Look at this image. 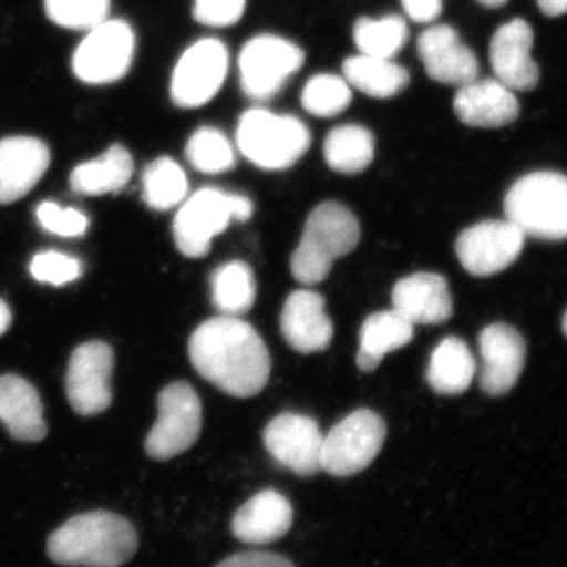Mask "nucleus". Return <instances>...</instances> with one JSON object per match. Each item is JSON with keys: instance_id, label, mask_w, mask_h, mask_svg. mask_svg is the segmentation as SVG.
<instances>
[{"instance_id": "4", "label": "nucleus", "mask_w": 567, "mask_h": 567, "mask_svg": "<svg viewBox=\"0 0 567 567\" xmlns=\"http://www.w3.org/2000/svg\"><path fill=\"white\" fill-rule=\"evenodd\" d=\"M506 219L525 237L559 241L567 238V177L539 171L518 178L505 197Z\"/></svg>"}, {"instance_id": "26", "label": "nucleus", "mask_w": 567, "mask_h": 567, "mask_svg": "<svg viewBox=\"0 0 567 567\" xmlns=\"http://www.w3.org/2000/svg\"><path fill=\"white\" fill-rule=\"evenodd\" d=\"M342 76L350 87L375 100H390L405 91L410 73L393 59L352 55L342 63Z\"/></svg>"}, {"instance_id": "24", "label": "nucleus", "mask_w": 567, "mask_h": 567, "mask_svg": "<svg viewBox=\"0 0 567 567\" xmlns=\"http://www.w3.org/2000/svg\"><path fill=\"white\" fill-rule=\"evenodd\" d=\"M413 334L415 324L394 308L369 316L360 330L358 369L361 372H374L388 353L409 346Z\"/></svg>"}, {"instance_id": "22", "label": "nucleus", "mask_w": 567, "mask_h": 567, "mask_svg": "<svg viewBox=\"0 0 567 567\" xmlns=\"http://www.w3.org/2000/svg\"><path fill=\"white\" fill-rule=\"evenodd\" d=\"M292 524L293 507L289 499L279 492L268 488L251 496L245 505L238 507L230 528L241 543L264 546L281 539Z\"/></svg>"}, {"instance_id": "31", "label": "nucleus", "mask_w": 567, "mask_h": 567, "mask_svg": "<svg viewBox=\"0 0 567 567\" xmlns=\"http://www.w3.org/2000/svg\"><path fill=\"white\" fill-rule=\"evenodd\" d=\"M409 40V25L398 14L360 18L354 22L353 41L361 54L393 59Z\"/></svg>"}, {"instance_id": "8", "label": "nucleus", "mask_w": 567, "mask_h": 567, "mask_svg": "<svg viewBox=\"0 0 567 567\" xmlns=\"http://www.w3.org/2000/svg\"><path fill=\"white\" fill-rule=\"evenodd\" d=\"M305 51L278 35H257L245 44L238 58L241 91L254 102H268L300 71Z\"/></svg>"}, {"instance_id": "13", "label": "nucleus", "mask_w": 567, "mask_h": 567, "mask_svg": "<svg viewBox=\"0 0 567 567\" xmlns=\"http://www.w3.org/2000/svg\"><path fill=\"white\" fill-rule=\"evenodd\" d=\"M114 354L104 342H85L71 353L66 369V398L82 416L103 413L112 402Z\"/></svg>"}, {"instance_id": "5", "label": "nucleus", "mask_w": 567, "mask_h": 567, "mask_svg": "<svg viewBox=\"0 0 567 567\" xmlns=\"http://www.w3.org/2000/svg\"><path fill=\"white\" fill-rule=\"evenodd\" d=\"M238 151L264 171H284L311 147V133L300 118L252 107L241 115L235 133Z\"/></svg>"}, {"instance_id": "27", "label": "nucleus", "mask_w": 567, "mask_h": 567, "mask_svg": "<svg viewBox=\"0 0 567 567\" xmlns=\"http://www.w3.org/2000/svg\"><path fill=\"white\" fill-rule=\"evenodd\" d=\"M475 374L476 361L472 350L461 338L450 336L432 352L425 379L436 394L457 395L468 390Z\"/></svg>"}, {"instance_id": "39", "label": "nucleus", "mask_w": 567, "mask_h": 567, "mask_svg": "<svg viewBox=\"0 0 567 567\" xmlns=\"http://www.w3.org/2000/svg\"><path fill=\"white\" fill-rule=\"evenodd\" d=\"M410 20L420 24H431L443 11V0H401Z\"/></svg>"}, {"instance_id": "11", "label": "nucleus", "mask_w": 567, "mask_h": 567, "mask_svg": "<svg viewBox=\"0 0 567 567\" xmlns=\"http://www.w3.org/2000/svg\"><path fill=\"white\" fill-rule=\"evenodd\" d=\"M229 71V51L223 41L205 39L192 44L175 65L171 99L182 110H196L221 91Z\"/></svg>"}, {"instance_id": "19", "label": "nucleus", "mask_w": 567, "mask_h": 567, "mask_svg": "<svg viewBox=\"0 0 567 567\" xmlns=\"http://www.w3.org/2000/svg\"><path fill=\"white\" fill-rule=\"evenodd\" d=\"M281 333L295 352L309 354L327 350L334 328L324 311V298L315 290H295L281 312Z\"/></svg>"}, {"instance_id": "9", "label": "nucleus", "mask_w": 567, "mask_h": 567, "mask_svg": "<svg viewBox=\"0 0 567 567\" xmlns=\"http://www.w3.org/2000/svg\"><path fill=\"white\" fill-rule=\"evenodd\" d=\"M203 429V404L186 382L171 383L158 395V420L145 439L155 461H169L194 446Z\"/></svg>"}, {"instance_id": "3", "label": "nucleus", "mask_w": 567, "mask_h": 567, "mask_svg": "<svg viewBox=\"0 0 567 567\" xmlns=\"http://www.w3.org/2000/svg\"><path fill=\"white\" fill-rule=\"evenodd\" d=\"M360 237V223L346 205L333 200L317 205L290 260L293 278L305 286L322 282L334 260L352 252Z\"/></svg>"}, {"instance_id": "15", "label": "nucleus", "mask_w": 567, "mask_h": 567, "mask_svg": "<svg viewBox=\"0 0 567 567\" xmlns=\"http://www.w3.org/2000/svg\"><path fill=\"white\" fill-rule=\"evenodd\" d=\"M483 360L481 388L488 395L509 393L527 361V342L516 328L507 323H492L480 334Z\"/></svg>"}, {"instance_id": "17", "label": "nucleus", "mask_w": 567, "mask_h": 567, "mask_svg": "<svg viewBox=\"0 0 567 567\" xmlns=\"http://www.w3.org/2000/svg\"><path fill=\"white\" fill-rule=\"evenodd\" d=\"M417 55L427 76L440 84L461 87L480 74L475 52L461 40L456 29L447 24L432 25L421 33Z\"/></svg>"}, {"instance_id": "37", "label": "nucleus", "mask_w": 567, "mask_h": 567, "mask_svg": "<svg viewBox=\"0 0 567 567\" xmlns=\"http://www.w3.org/2000/svg\"><path fill=\"white\" fill-rule=\"evenodd\" d=\"M246 0H194L193 17L208 28H230L244 18Z\"/></svg>"}, {"instance_id": "28", "label": "nucleus", "mask_w": 567, "mask_h": 567, "mask_svg": "<svg viewBox=\"0 0 567 567\" xmlns=\"http://www.w3.org/2000/svg\"><path fill=\"white\" fill-rule=\"evenodd\" d=\"M374 134L361 125L336 126L324 140V162L339 174L364 173L374 162Z\"/></svg>"}, {"instance_id": "10", "label": "nucleus", "mask_w": 567, "mask_h": 567, "mask_svg": "<svg viewBox=\"0 0 567 567\" xmlns=\"http://www.w3.org/2000/svg\"><path fill=\"white\" fill-rule=\"evenodd\" d=\"M87 32L74 51V76L92 85L122 80L132 66L136 50L132 25L122 20H106Z\"/></svg>"}, {"instance_id": "21", "label": "nucleus", "mask_w": 567, "mask_h": 567, "mask_svg": "<svg viewBox=\"0 0 567 567\" xmlns=\"http://www.w3.org/2000/svg\"><path fill=\"white\" fill-rule=\"evenodd\" d=\"M393 308L413 324H442L454 305L445 276L420 271L402 278L393 289Z\"/></svg>"}, {"instance_id": "33", "label": "nucleus", "mask_w": 567, "mask_h": 567, "mask_svg": "<svg viewBox=\"0 0 567 567\" xmlns=\"http://www.w3.org/2000/svg\"><path fill=\"white\" fill-rule=\"evenodd\" d=\"M352 103V87L344 76L317 74L306 82L301 106L316 117H336Z\"/></svg>"}, {"instance_id": "29", "label": "nucleus", "mask_w": 567, "mask_h": 567, "mask_svg": "<svg viewBox=\"0 0 567 567\" xmlns=\"http://www.w3.org/2000/svg\"><path fill=\"white\" fill-rule=\"evenodd\" d=\"M256 278L244 260H233L212 275V300L223 316H241L256 303Z\"/></svg>"}, {"instance_id": "32", "label": "nucleus", "mask_w": 567, "mask_h": 567, "mask_svg": "<svg viewBox=\"0 0 567 567\" xmlns=\"http://www.w3.org/2000/svg\"><path fill=\"white\" fill-rule=\"evenodd\" d=\"M185 152L194 169L207 175L229 173L237 163L233 144L226 134L212 126H203L194 132Z\"/></svg>"}, {"instance_id": "36", "label": "nucleus", "mask_w": 567, "mask_h": 567, "mask_svg": "<svg viewBox=\"0 0 567 567\" xmlns=\"http://www.w3.org/2000/svg\"><path fill=\"white\" fill-rule=\"evenodd\" d=\"M37 219L47 233L59 235V237H82L89 229V219L84 213L76 208L59 207L51 200H47L37 208Z\"/></svg>"}, {"instance_id": "35", "label": "nucleus", "mask_w": 567, "mask_h": 567, "mask_svg": "<svg viewBox=\"0 0 567 567\" xmlns=\"http://www.w3.org/2000/svg\"><path fill=\"white\" fill-rule=\"evenodd\" d=\"M82 274V265L76 257L58 251L37 254L31 262V275L39 282L51 286H65L76 281Z\"/></svg>"}, {"instance_id": "14", "label": "nucleus", "mask_w": 567, "mask_h": 567, "mask_svg": "<svg viewBox=\"0 0 567 567\" xmlns=\"http://www.w3.org/2000/svg\"><path fill=\"white\" fill-rule=\"evenodd\" d=\"M264 445L278 464L298 476L322 472L323 435L312 417L281 413L264 431Z\"/></svg>"}, {"instance_id": "42", "label": "nucleus", "mask_w": 567, "mask_h": 567, "mask_svg": "<svg viewBox=\"0 0 567 567\" xmlns=\"http://www.w3.org/2000/svg\"><path fill=\"white\" fill-rule=\"evenodd\" d=\"M476 2L487 7V9H499V7L506 6L507 0H476Z\"/></svg>"}, {"instance_id": "43", "label": "nucleus", "mask_w": 567, "mask_h": 567, "mask_svg": "<svg viewBox=\"0 0 567 567\" xmlns=\"http://www.w3.org/2000/svg\"><path fill=\"white\" fill-rule=\"evenodd\" d=\"M563 331H565V334L567 336V311L565 317H563Z\"/></svg>"}, {"instance_id": "12", "label": "nucleus", "mask_w": 567, "mask_h": 567, "mask_svg": "<svg viewBox=\"0 0 567 567\" xmlns=\"http://www.w3.org/2000/svg\"><path fill=\"white\" fill-rule=\"evenodd\" d=\"M525 238V234L509 219L477 223L458 235L456 254L470 275L483 278L499 274L516 262Z\"/></svg>"}, {"instance_id": "18", "label": "nucleus", "mask_w": 567, "mask_h": 567, "mask_svg": "<svg viewBox=\"0 0 567 567\" xmlns=\"http://www.w3.org/2000/svg\"><path fill=\"white\" fill-rule=\"evenodd\" d=\"M50 164V147L37 137L0 140V205L17 203L31 193Z\"/></svg>"}, {"instance_id": "7", "label": "nucleus", "mask_w": 567, "mask_h": 567, "mask_svg": "<svg viewBox=\"0 0 567 567\" xmlns=\"http://www.w3.org/2000/svg\"><path fill=\"white\" fill-rule=\"evenodd\" d=\"M385 439L382 416L369 409L354 410L323 436V472L336 477L358 475L375 461Z\"/></svg>"}, {"instance_id": "40", "label": "nucleus", "mask_w": 567, "mask_h": 567, "mask_svg": "<svg viewBox=\"0 0 567 567\" xmlns=\"http://www.w3.org/2000/svg\"><path fill=\"white\" fill-rule=\"evenodd\" d=\"M537 7L546 17L557 18L567 13V0H537Z\"/></svg>"}, {"instance_id": "41", "label": "nucleus", "mask_w": 567, "mask_h": 567, "mask_svg": "<svg viewBox=\"0 0 567 567\" xmlns=\"http://www.w3.org/2000/svg\"><path fill=\"white\" fill-rule=\"evenodd\" d=\"M11 324V311L6 301L0 300V336L9 330Z\"/></svg>"}, {"instance_id": "1", "label": "nucleus", "mask_w": 567, "mask_h": 567, "mask_svg": "<svg viewBox=\"0 0 567 567\" xmlns=\"http://www.w3.org/2000/svg\"><path fill=\"white\" fill-rule=\"evenodd\" d=\"M194 369L234 398H252L267 386L271 358L256 328L233 316H219L196 328L189 339Z\"/></svg>"}, {"instance_id": "38", "label": "nucleus", "mask_w": 567, "mask_h": 567, "mask_svg": "<svg viewBox=\"0 0 567 567\" xmlns=\"http://www.w3.org/2000/svg\"><path fill=\"white\" fill-rule=\"evenodd\" d=\"M215 567H295L290 559L271 551H244L224 559Z\"/></svg>"}, {"instance_id": "30", "label": "nucleus", "mask_w": 567, "mask_h": 567, "mask_svg": "<svg viewBox=\"0 0 567 567\" xmlns=\"http://www.w3.org/2000/svg\"><path fill=\"white\" fill-rule=\"evenodd\" d=\"M188 194V178L181 164L169 156H162L145 167L142 174V196L145 204L156 212L177 207Z\"/></svg>"}, {"instance_id": "2", "label": "nucleus", "mask_w": 567, "mask_h": 567, "mask_svg": "<svg viewBox=\"0 0 567 567\" xmlns=\"http://www.w3.org/2000/svg\"><path fill=\"white\" fill-rule=\"evenodd\" d=\"M140 544L132 522L110 511L78 514L48 539V557L55 565L121 567L134 557Z\"/></svg>"}, {"instance_id": "23", "label": "nucleus", "mask_w": 567, "mask_h": 567, "mask_svg": "<svg viewBox=\"0 0 567 567\" xmlns=\"http://www.w3.org/2000/svg\"><path fill=\"white\" fill-rule=\"evenodd\" d=\"M0 423L20 442H40L48 434L39 391L20 375H0Z\"/></svg>"}, {"instance_id": "16", "label": "nucleus", "mask_w": 567, "mask_h": 567, "mask_svg": "<svg viewBox=\"0 0 567 567\" xmlns=\"http://www.w3.org/2000/svg\"><path fill=\"white\" fill-rule=\"evenodd\" d=\"M535 33L527 21L516 18L503 24L491 40L492 69L496 80L514 92H532L539 84L540 71L533 61Z\"/></svg>"}, {"instance_id": "6", "label": "nucleus", "mask_w": 567, "mask_h": 567, "mask_svg": "<svg viewBox=\"0 0 567 567\" xmlns=\"http://www.w3.org/2000/svg\"><path fill=\"white\" fill-rule=\"evenodd\" d=\"M254 213L252 200L244 194L203 188L193 194L174 218V240L183 256L199 259L210 252L212 240L230 221L246 223Z\"/></svg>"}, {"instance_id": "25", "label": "nucleus", "mask_w": 567, "mask_h": 567, "mask_svg": "<svg viewBox=\"0 0 567 567\" xmlns=\"http://www.w3.org/2000/svg\"><path fill=\"white\" fill-rule=\"evenodd\" d=\"M133 173L132 153L122 144H114L99 158L74 167L70 174V186L81 196H104L125 188Z\"/></svg>"}, {"instance_id": "34", "label": "nucleus", "mask_w": 567, "mask_h": 567, "mask_svg": "<svg viewBox=\"0 0 567 567\" xmlns=\"http://www.w3.org/2000/svg\"><path fill=\"white\" fill-rule=\"evenodd\" d=\"M111 0H44V11L54 24L71 31H91L110 20Z\"/></svg>"}, {"instance_id": "20", "label": "nucleus", "mask_w": 567, "mask_h": 567, "mask_svg": "<svg viewBox=\"0 0 567 567\" xmlns=\"http://www.w3.org/2000/svg\"><path fill=\"white\" fill-rule=\"evenodd\" d=\"M458 121L473 128H502L516 122L520 103L516 92L498 80H473L461 85L454 96Z\"/></svg>"}]
</instances>
